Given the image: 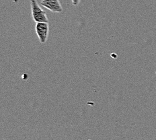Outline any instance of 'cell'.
<instances>
[{"instance_id": "2", "label": "cell", "mask_w": 156, "mask_h": 140, "mask_svg": "<svg viewBox=\"0 0 156 140\" xmlns=\"http://www.w3.org/2000/svg\"><path fill=\"white\" fill-rule=\"evenodd\" d=\"M35 31L41 43L44 44L47 41L49 26L48 22H37L35 26Z\"/></svg>"}, {"instance_id": "3", "label": "cell", "mask_w": 156, "mask_h": 140, "mask_svg": "<svg viewBox=\"0 0 156 140\" xmlns=\"http://www.w3.org/2000/svg\"><path fill=\"white\" fill-rule=\"evenodd\" d=\"M41 4L44 8L54 13L63 12V8L59 0H42Z\"/></svg>"}, {"instance_id": "1", "label": "cell", "mask_w": 156, "mask_h": 140, "mask_svg": "<svg viewBox=\"0 0 156 140\" xmlns=\"http://www.w3.org/2000/svg\"><path fill=\"white\" fill-rule=\"evenodd\" d=\"M32 17L34 21L37 22H48L47 13L38 4L36 0H30Z\"/></svg>"}, {"instance_id": "4", "label": "cell", "mask_w": 156, "mask_h": 140, "mask_svg": "<svg viewBox=\"0 0 156 140\" xmlns=\"http://www.w3.org/2000/svg\"><path fill=\"white\" fill-rule=\"evenodd\" d=\"M71 2H72V4L73 5L77 6L80 4L81 0H71Z\"/></svg>"}]
</instances>
